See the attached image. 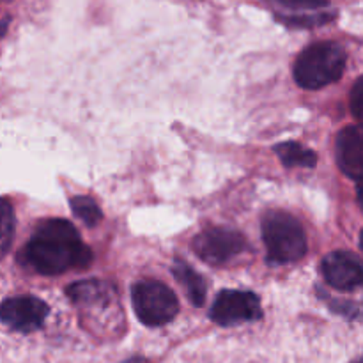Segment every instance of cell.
I'll return each mask as SVG.
<instances>
[{"instance_id":"cell-16","label":"cell","mask_w":363,"mask_h":363,"mask_svg":"<svg viewBox=\"0 0 363 363\" xmlns=\"http://www.w3.org/2000/svg\"><path fill=\"white\" fill-rule=\"evenodd\" d=\"M357 195H358V204H360V208L363 209V183L358 184Z\"/></svg>"},{"instance_id":"cell-14","label":"cell","mask_w":363,"mask_h":363,"mask_svg":"<svg viewBox=\"0 0 363 363\" xmlns=\"http://www.w3.org/2000/svg\"><path fill=\"white\" fill-rule=\"evenodd\" d=\"M14 233V215L13 208H11L9 201L4 199L2 201V254L6 255L9 252L11 240H13Z\"/></svg>"},{"instance_id":"cell-5","label":"cell","mask_w":363,"mask_h":363,"mask_svg":"<svg viewBox=\"0 0 363 363\" xmlns=\"http://www.w3.org/2000/svg\"><path fill=\"white\" fill-rule=\"evenodd\" d=\"M262 315L261 300L250 291L227 289L213 301L209 318L220 326H234L241 323L255 321Z\"/></svg>"},{"instance_id":"cell-11","label":"cell","mask_w":363,"mask_h":363,"mask_svg":"<svg viewBox=\"0 0 363 363\" xmlns=\"http://www.w3.org/2000/svg\"><path fill=\"white\" fill-rule=\"evenodd\" d=\"M172 273L176 277L177 282L181 284L184 291L188 294V300L195 305V307H201L206 300V282L190 264H186L184 261L176 259L172 264Z\"/></svg>"},{"instance_id":"cell-9","label":"cell","mask_w":363,"mask_h":363,"mask_svg":"<svg viewBox=\"0 0 363 363\" xmlns=\"http://www.w3.org/2000/svg\"><path fill=\"white\" fill-rule=\"evenodd\" d=\"M328 286L339 291H353L363 286V262L351 252H332L321 262Z\"/></svg>"},{"instance_id":"cell-15","label":"cell","mask_w":363,"mask_h":363,"mask_svg":"<svg viewBox=\"0 0 363 363\" xmlns=\"http://www.w3.org/2000/svg\"><path fill=\"white\" fill-rule=\"evenodd\" d=\"M350 106L353 116L357 117L358 123L363 126V77L358 78V80L354 82L353 89H351Z\"/></svg>"},{"instance_id":"cell-18","label":"cell","mask_w":363,"mask_h":363,"mask_svg":"<svg viewBox=\"0 0 363 363\" xmlns=\"http://www.w3.org/2000/svg\"><path fill=\"white\" fill-rule=\"evenodd\" d=\"M360 247H362V250H363V230H362V236H360Z\"/></svg>"},{"instance_id":"cell-12","label":"cell","mask_w":363,"mask_h":363,"mask_svg":"<svg viewBox=\"0 0 363 363\" xmlns=\"http://www.w3.org/2000/svg\"><path fill=\"white\" fill-rule=\"evenodd\" d=\"M275 152L279 155L280 162L286 167H305V169H312L318 162V156L314 151L307 149L305 145L298 144V142H284V144L277 145Z\"/></svg>"},{"instance_id":"cell-7","label":"cell","mask_w":363,"mask_h":363,"mask_svg":"<svg viewBox=\"0 0 363 363\" xmlns=\"http://www.w3.org/2000/svg\"><path fill=\"white\" fill-rule=\"evenodd\" d=\"M48 305L35 296L9 298L0 307V318L6 326L21 333H32L43 328L48 318Z\"/></svg>"},{"instance_id":"cell-10","label":"cell","mask_w":363,"mask_h":363,"mask_svg":"<svg viewBox=\"0 0 363 363\" xmlns=\"http://www.w3.org/2000/svg\"><path fill=\"white\" fill-rule=\"evenodd\" d=\"M337 163L347 177L363 181V126H346L337 135Z\"/></svg>"},{"instance_id":"cell-19","label":"cell","mask_w":363,"mask_h":363,"mask_svg":"<svg viewBox=\"0 0 363 363\" xmlns=\"http://www.w3.org/2000/svg\"><path fill=\"white\" fill-rule=\"evenodd\" d=\"M353 363H363V357H362V358H358V360H354Z\"/></svg>"},{"instance_id":"cell-6","label":"cell","mask_w":363,"mask_h":363,"mask_svg":"<svg viewBox=\"0 0 363 363\" xmlns=\"http://www.w3.org/2000/svg\"><path fill=\"white\" fill-rule=\"evenodd\" d=\"M191 248L204 262L218 266L243 252L245 238L233 229L213 227L195 236Z\"/></svg>"},{"instance_id":"cell-8","label":"cell","mask_w":363,"mask_h":363,"mask_svg":"<svg viewBox=\"0 0 363 363\" xmlns=\"http://www.w3.org/2000/svg\"><path fill=\"white\" fill-rule=\"evenodd\" d=\"M280 21L291 27H315L333 18L330 0H268Z\"/></svg>"},{"instance_id":"cell-4","label":"cell","mask_w":363,"mask_h":363,"mask_svg":"<svg viewBox=\"0 0 363 363\" xmlns=\"http://www.w3.org/2000/svg\"><path fill=\"white\" fill-rule=\"evenodd\" d=\"M131 303L138 321L145 326H165L179 312L177 298L165 284L156 280H140L131 289Z\"/></svg>"},{"instance_id":"cell-17","label":"cell","mask_w":363,"mask_h":363,"mask_svg":"<svg viewBox=\"0 0 363 363\" xmlns=\"http://www.w3.org/2000/svg\"><path fill=\"white\" fill-rule=\"evenodd\" d=\"M123 363H151V362L144 360V358H131V360H126V362H123Z\"/></svg>"},{"instance_id":"cell-1","label":"cell","mask_w":363,"mask_h":363,"mask_svg":"<svg viewBox=\"0 0 363 363\" xmlns=\"http://www.w3.org/2000/svg\"><path fill=\"white\" fill-rule=\"evenodd\" d=\"M25 259L41 275H60L69 269H85L92 252L67 220L50 218L35 227L25 247Z\"/></svg>"},{"instance_id":"cell-3","label":"cell","mask_w":363,"mask_h":363,"mask_svg":"<svg viewBox=\"0 0 363 363\" xmlns=\"http://www.w3.org/2000/svg\"><path fill=\"white\" fill-rule=\"evenodd\" d=\"M262 240L269 261L275 264L300 261L307 252L301 223L286 211H268L262 218Z\"/></svg>"},{"instance_id":"cell-2","label":"cell","mask_w":363,"mask_h":363,"mask_svg":"<svg viewBox=\"0 0 363 363\" xmlns=\"http://www.w3.org/2000/svg\"><path fill=\"white\" fill-rule=\"evenodd\" d=\"M346 67V52L335 41L307 46L294 62V80L300 87L315 91L339 80Z\"/></svg>"},{"instance_id":"cell-13","label":"cell","mask_w":363,"mask_h":363,"mask_svg":"<svg viewBox=\"0 0 363 363\" xmlns=\"http://www.w3.org/2000/svg\"><path fill=\"white\" fill-rule=\"evenodd\" d=\"M69 206L71 209H73L74 216H77L80 222H84L87 227H94L96 223L101 222V209L98 208V204H96L91 197L77 195V197L71 199Z\"/></svg>"}]
</instances>
